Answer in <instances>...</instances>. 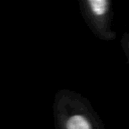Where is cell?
Wrapping results in <instances>:
<instances>
[{
	"instance_id": "1",
	"label": "cell",
	"mask_w": 129,
	"mask_h": 129,
	"mask_svg": "<svg viewBox=\"0 0 129 129\" xmlns=\"http://www.w3.org/2000/svg\"><path fill=\"white\" fill-rule=\"evenodd\" d=\"M63 129H97V123L85 111H72L63 121Z\"/></svg>"
},
{
	"instance_id": "2",
	"label": "cell",
	"mask_w": 129,
	"mask_h": 129,
	"mask_svg": "<svg viewBox=\"0 0 129 129\" xmlns=\"http://www.w3.org/2000/svg\"><path fill=\"white\" fill-rule=\"evenodd\" d=\"M85 5L91 20L96 25H103L109 13L110 2L107 0H88L85 2Z\"/></svg>"
}]
</instances>
